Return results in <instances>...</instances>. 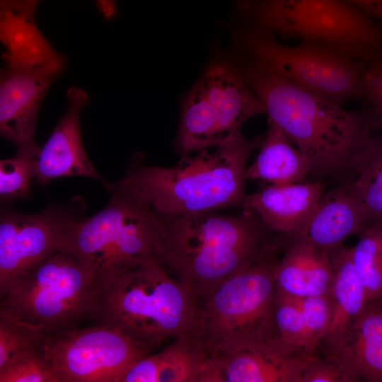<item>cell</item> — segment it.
Returning a JSON list of instances; mask_svg holds the SVG:
<instances>
[{"label":"cell","instance_id":"obj_21","mask_svg":"<svg viewBox=\"0 0 382 382\" xmlns=\"http://www.w3.org/2000/svg\"><path fill=\"white\" fill-rule=\"evenodd\" d=\"M352 252V248L343 245L329 251L334 270L329 293L332 313L320 345H323L325 357L338 347L349 327L369 303L354 269Z\"/></svg>","mask_w":382,"mask_h":382},{"label":"cell","instance_id":"obj_34","mask_svg":"<svg viewBox=\"0 0 382 382\" xmlns=\"http://www.w3.org/2000/svg\"><path fill=\"white\" fill-rule=\"evenodd\" d=\"M372 17L382 28V0H345Z\"/></svg>","mask_w":382,"mask_h":382},{"label":"cell","instance_id":"obj_6","mask_svg":"<svg viewBox=\"0 0 382 382\" xmlns=\"http://www.w3.org/2000/svg\"><path fill=\"white\" fill-rule=\"evenodd\" d=\"M277 248L219 285L202 299V304L199 303L192 339L207 357L277 337L273 260Z\"/></svg>","mask_w":382,"mask_h":382},{"label":"cell","instance_id":"obj_18","mask_svg":"<svg viewBox=\"0 0 382 382\" xmlns=\"http://www.w3.org/2000/svg\"><path fill=\"white\" fill-rule=\"evenodd\" d=\"M367 227L360 207L344 183L324 193L303 225L288 238L330 251Z\"/></svg>","mask_w":382,"mask_h":382},{"label":"cell","instance_id":"obj_27","mask_svg":"<svg viewBox=\"0 0 382 382\" xmlns=\"http://www.w3.org/2000/svg\"><path fill=\"white\" fill-rule=\"evenodd\" d=\"M36 144L18 148L15 156L0 161V195L2 199L27 197L35 176L39 150Z\"/></svg>","mask_w":382,"mask_h":382},{"label":"cell","instance_id":"obj_15","mask_svg":"<svg viewBox=\"0 0 382 382\" xmlns=\"http://www.w3.org/2000/svg\"><path fill=\"white\" fill-rule=\"evenodd\" d=\"M0 40L7 66L57 76L66 68L65 57L46 40L35 23L34 12L22 0H0Z\"/></svg>","mask_w":382,"mask_h":382},{"label":"cell","instance_id":"obj_13","mask_svg":"<svg viewBox=\"0 0 382 382\" xmlns=\"http://www.w3.org/2000/svg\"><path fill=\"white\" fill-rule=\"evenodd\" d=\"M68 107L50 137L39 147L35 161V180L42 185L64 176H85L105 183L84 149L80 132L79 115L88 103L83 89L70 87L66 92Z\"/></svg>","mask_w":382,"mask_h":382},{"label":"cell","instance_id":"obj_3","mask_svg":"<svg viewBox=\"0 0 382 382\" xmlns=\"http://www.w3.org/2000/svg\"><path fill=\"white\" fill-rule=\"evenodd\" d=\"M262 136L241 134L182 156L173 167L138 166L117 188L147 205L160 219H171L242 205L247 161Z\"/></svg>","mask_w":382,"mask_h":382},{"label":"cell","instance_id":"obj_24","mask_svg":"<svg viewBox=\"0 0 382 382\" xmlns=\"http://www.w3.org/2000/svg\"><path fill=\"white\" fill-rule=\"evenodd\" d=\"M372 132L343 174L357 199L367 227L382 224V130Z\"/></svg>","mask_w":382,"mask_h":382},{"label":"cell","instance_id":"obj_10","mask_svg":"<svg viewBox=\"0 0 382 382\" xmlns=\"http://www.w3.org/2000/svg\"><path fill=\"white\" fill-rule=\"evenodd\" d=\"M42 349L59 382H121L154 349L117 328L101 324L46 335Z\"/></svg>","mask_w":382,"mask_h":382},{"label":"cell","instance_id":"obj_35","mask_svg":"<svg viewBox=\"0 0 382 382\" xmlns=\"http://www.w3.org/2000/svg\"><path fill=\"white\" fill-rule=\"evenodd\" d=\"M97 6L103 15L108 19H111L116 13V5L115 0H96Z\"/></svg>","mask_w":382,"mask_h":382},{"label":"cell","instance_id":"obj_20","mask_svg":"<svg viewBox=\"0 0 382 382\" xmlns=\"http://www.w3.org/2000/svg\"><path fill=\"white\" fill-rule=\"evenodd\" d=\"M334 270L328 251L293 241L274 266L277 292L294 298L328 295Z\"/></svg>","mask_w":382,"mask_h":382},{"label":"cell","instance_id":"obj_14","mask_svg":"<svg viewBox=\"0 0 382 382\" xmlns=\"http://www.w3.org/2000/svg\"><path fill=\"white\" fill-rule=\"evenodd\" d=\"M57 75L6 66L0 79V132L18 148L35 144L41 103Z\"/></svg>","mask_w":382,"mask_h":382},{"label":"cell","instance_id":"obj_7","mask_svg":"<svg viewBox=\"0 0 382 382\" xmlns=\"http://www.w3.org/2000/svg\"><path fill=\"white\" fill-rule=\"evenodd\" d=\"M252 28L324 45L367 63L382 54V28L345 0H254L243 6Z\"/></svg>","mask_w":382,"mask_h":382},{"label":"cell","instance_id":"obj_26","mask_svg":"<svg viewBox=\"0 0 382 382\" xmlns=\"http://www.w3.org/2000/svg\"><path fill=\"white\" fill-rule=\"evenodd\" d=\"M352 248V262L369 303L382 300V224L366 227Z\"/></svg>","mask_w":382,"mask_h":382},{"label":"cell","instance_id":"obj_29","mask_svg":"<svg viewBox=\"0 0 382 382\" xmlns=\"http://www.w3.org/2000/svg\"><path fill=\"white\" fill-rule=\"evenodd\" d=\"M274 318L277 337L285 345L312 357L306 350L304 318L297 299L277 292Z\"/></svg>","mask_w":382,"mask_h":382},{"label":"cell","instance_id":"obj_1","mask_svg":"<svg viewBox=\"0 0 382 382\" xmlns=\"http://www.w3.org/2000/svg\"><path fill=\"white\" fill-rule=\"evenodd\" d=\"M233 59L259 98L268 122L308 158L311 172L343 174L371 137L369 109L347 110L284 79L266 63L236 47Z\"/></svg>","mask_w":382,"mask_h":382},{"label":"cell","instance_id":"obj_32","mask_svg":"<svg viewBox=\"0 0 382 382\" xmlns=\"http://www.w3.org/2000/svg\"><path fill=\"white\" fill-rule=\"evenodd\" d=\"M364 93L370 105L373 131L382 130V54L366 63Z\"/></svg>","mask_w":382,"mask_h":382},{"label":"cell","instance_id":"obj_11","mask_svg":"<svg viewBox=\"0 0 382 382\" xmlns=\"http://www.w3.org/2000/svg\"><path fill=\"white\" fill-rule=\"evenodd\" d=\"M63 214L49 209L37 214L3 212L0 218V296L57 253Z\"/></svg>","mask_w":382,"mask_h":382},{"label":"cell","instance_id":"obj_5","mask_svg":"<svg viewBox=\"0 0 382 382\" xmlns=\"http://www.w3.org/2000/svg\"><path fill=\"white\" fill-rule=\"evenodd\" d=\"M198 307L197 296L154 258L103 284L98 318L154 349L192 338Z\"/></svg>","mask_w":382,"mask_h":382},{"label":"cell","instance_id":"obj_36","mask_svg":"<svg viewBox=\"0 0 382 382\" xmlns=\"http://www.w3.org/2000/svg\"><path fill=\"white\" fill-rule=\"evenodd\" d=\"M25 6L35 13V8L40 0H22Z\"/></svg>","mask_w":382,"mask_h":382},{"label":"cell","instance_id":"obj_31","mask_svg":"<svg viewBox=\"0 0 382 382\" xmlns=\"http://www.w3.org/2000/svg\"><path fill=\"white\" fill-rule=\"evenodd\" d=\"M304 318L307 352L314 356L328 330L332 313L328 295L296 298Z\"/></svg>","mask_w":382,"mask_h":382},{"label":"cell","instance_id":"obj_19","mask_svg":"<svg viewBox=\"0 0 382 382\" xmlns=\"http://www.w3.org/2000/svg\"><path fill=\"white\" fill-rule=\"evenodd\" d=\"M327 357L355 381L382 382V300L368 304Z\"/></svg>","mask_w":382,"mask_h":382},{"label":"cell","instance_id":"obj_23","mask_svg":"<svg viewBox=\"0 0 382 382\" xmlns=\"http://www.w3.org/2000/svg\"><path fill=\"white\" fill-rule=\"evenodd\" d=\"M268 125L255 159L245 168V179L272 185L303 182L311 173L308 158L280 129L269 122Z\"/></svg>","mask_w":382,"mask_h":382},{"label":"cell","instance_id":"obj_17","mask_svg":"<svg viewBox=\"0 0 382 382\" xmlns=\"http://www.w3.org/2000/svg\"><path fill=\"white\" fill-rule=\"evenodd\" d=\"M324 193L320 182L271 184L245 195L241 206L269 231L289 236L303 225Z\"/></svg>","mask_w":382,"mask_h":382},{"label":"cell","instance_id":"obj_9","mask_svg":"<svg viewBox=\"0 0 382 382\" xmlns=\"http://www.w3.org/2000/svg\"><path fill=\"white\" fill-rule=\"evenodd\" d=\"M236 46L290 83L335 104L364 99L366 63L340 52L308 41L284 45L272 33L252 27L237 34Z\"/></svg>","mask_w":382,"mask_h":382},{"label":"cell","instance_id":"obj_25","mask_svg":"<svg viewBox=\"0 0 382 382\" xmlns=\"http://www.w3.org/2000/svg\"><path fill=\"white\" fill-rule=\"evenodd\" d=\"M214 110L198 82L182 104L177 144L182 156L214 147L224 141Z\"/></svg>","mask_w":382,"mask_h":382},{"label":"cell","instance_id":"obj_8","mask_svg":"<svg viewBox=\"0 0 382 382\" xmlns=\"http://www.w3.org/2000/svg\"><path fill=\"white\" fill-rule=\"evenodd\" d=\"M103 284L71 255L57 251L2 299L0 311L45 335L99 316Z\"/></svg>","mask_w":382,"mask_h":382},{"label":"cell","instance_id":"obj_4","mask_svg":"<svg viewBox=\"0 0 382 382\" xmlns=\"http://www.w3.org/2000/svg\"><path fill=\"white\" fill-rule=\"evenodd\" d=\"M161 219L145 204L116 188L97 214L59 221L57 250L74 256L104 284L159 258Z\"/></svg>","mask_w":382,"mask_h":382},{"label":"cell","instance_id":"obj_33","mask_svg":"<svg viewBox=\"0 0 382 382\" xmlns=\"http://www.w3.org/2000/svg\"><path fill=\"white\" fill-rule=\"evenodd\" d=\"M301 382H355L334 359L313 356L306 366Z\"/></svg>","mask_w":382,"mask_h":382},{"label":"cell","instance_id":"obj_28","mask_svg":"<svg viewBox=\"0 0 382 382\" xmlns=\"http://www.w3.org/2000/svg\"><path fill=\"white\" fill-rule=\"evenodd\" d=\"M45 335L0 311V370L18 357L42 349Z\"/></svg>","mask_w":382,"mask_h":382},{"label":"cell","instance_id":"obj_30","mask_svg":"<svg viewBox=\"0 0 382 382\" xmlns=\"http://www.w3.org/2000/svg\"><path fill=\"white\" fill-rule=\"evenodd\" d=\"M0 382H59L42 349L29 352L0 370Z\"/></svg>","mask_w":382,"mask_h":382},{"label":"cell","instance_id":"obj_12","mask_svg":"<svg viewBox=\"0 0 382 382\" xmlns=\"http://www.w3.org/2000/svg\"><path fill=\"white\" fill-rule=\"evenodd\" d=\"M312 357L275 337L208 357L202 382H301Z\"/></svg>","mask_w":382,"mask_h":382},{"label":"cell","instance_id":"obj_16","mask_svg":"<svg viewBox=\"0 0 382 382\" xmlns=\"http://www.w3.org/2000/svg\"><path fill=\"white\" fill-rule=\"evenodd\" d=\"M210 101L224 139L241 134L245 122L265 108L233 59H218L198 81Z\"/></svg>","mask_w":382,"mask_h":382},{"label":"cell","instance_id":"obj_2","mask_svg":"<svg viewBox=\"0 0 382 382\" xmlns=\"http://www.w3.org/2000/svg\"><path fill=\"white\" fill-rule=\"evenodd\" d=\"M161 221L159 260L198 300L277 245L258 217L245 211L238 215L207 212Z\"/></svg>","mask_w":382,"mask_h":382},{"label":"cell","instance_id":"obj_22","mask_svg":"<svg viewBox=\"0 0 382 382\" xmlns=\"http://www.w3.org/2000/svg\"><path fill=\"white\" fill-rule=\"evenodd\" d=\"M207 358L192 339H177L138 361L121 382H201Z\"/></svg>","mask_w":382,"mask_h":382}]
</instances>
